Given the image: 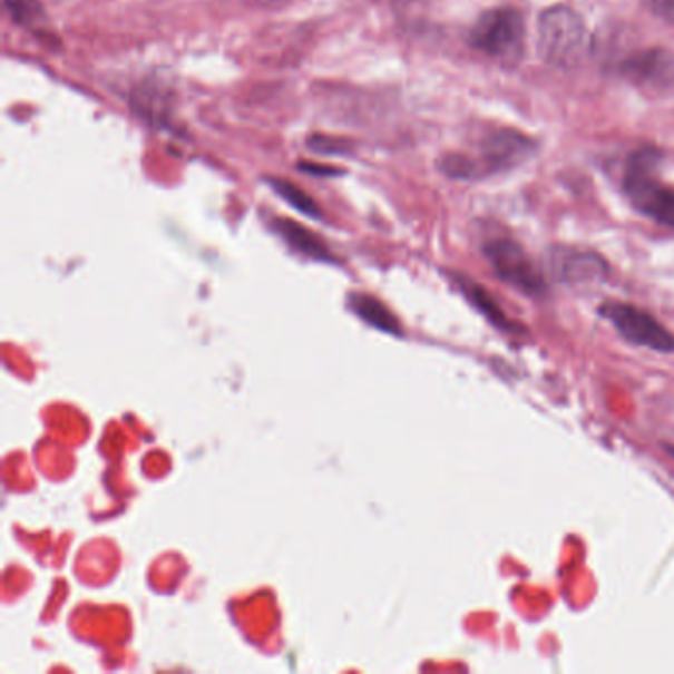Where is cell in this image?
I'll return each instance as SVG.
<instances>
[{
	"label": "cell",
	"instance_id": "1",
	"mask_svg": "<svg viewBox=\"0 0 674 674\" xmlns=\"http://www.w3.org/2000/svg\"><path fill=\"white\" fill-rule=\"evenodd\" d=\"M536 45L546 64L558 70H574L592 50V35L576 10L551 4L538 18Z\"/></svg>",
	"mask_w": 674,
	"mask_h": 674
},
{
	"label": "cell",
	"instance_id": "2",
	"mask_svg": "<svg viewBox=\"0 0 674 674\" xmlns=\"http://www.w3.org/2000/svg\"><path fill=\"white\" fill-rule=\"evenodd\" d=\"M657 165V150H637L627 160L623 188L635 211L661 226L674 228V186L658 180Z\"/></svg>",
	"mask_w": 674,
	"mask_h": 674
},
{
	"label": "cell",
	"instance_id": "3",
	"mask_svg": "<svg viewBox=\"0 0 674 674\" xmlns=\"http://www.w3.org/2000/svg\"><path fill=\"white\" fill-rule=\"evenodd\" d=\"M469 45L500 66L517 68L526 50L525 18L512 7L487 10L469 30Z\"/></svg>",
	"mask_w": 674,
	"mask_h": 674
},
{
	"label": "cell",
	"instance_id": "4",
	"mask_svg": "<svg viewBox=\"0 0 674 674\" xmlns=\"http://www.w3.org/2000/svg\"><path fill=\"white\" fill-rule=\"evenodd\" d=\"M482 254L489 260L490 267L500 280L512 285L515 290L525 293L528 297H540L546 293V277L543 270L515 240L508 237L490 240L482 245Z\"/></svg>",
	"mask_w": 674,
	"mask_h": 674
},
{
	"label": "cell",
	"instance_id": "5",
	"mask_svg": "<svg viewBox=\"0 0 674 674\" xmlns=\"http://www.w3.org/2000/svg\"><path fill=\"white\" fill-rule=\"evenodd\" d=\"M599 315L617 329L625 341L651 351L673 352L674 334L655 316L639 306L622 301H607L599 306Z\"/></svg>",
	"mask_w": 674,
	"mask_h": 674
},
{
	"label": "cell",
	"instance_id": "6",
	"mask_svg": "<svg viewBox=\"0 0 674 674\" xmlns=\"http://www.w3.org/2000/svg\"><path fill=\"white\" fill-rule=\"evenodd\" d=\"M538 153V140L518 129H497L489 133L481 145V157L477 158L485 176L502 175L522 167Z\"/></svg>",
	"mask_w": 674,
	"mask_h": 674
},
{
	"label": "cell",
	"instance_id": "7",
	"mask_svg": "<svg viewBox=\"0 0 674 674\" xmlns=\"http://www.w3.org/2000/svg\"><path fill=\"white\" fill-rule=\"evenodd\" d=\"M548 267L556 280L569 285L604 281L609 273V265L602 255L569 245L551 247L548 254Z\"/></svg>",
	"mask_w": 674,
	"mask_h": 674
},
{
	"label": "cell",
	"instance_id": "8",
	"mask_svg": "<svg viewBox=\"0 0 674 674\" xmlns=\"http://www.w3.org/2000/svg\"><path fill=\"white\" fill-rule=\"evenodd\" d=\"M619 74L639 88L665 91L674 86V56L663 48H645L625 58Z\"/></svg>",
	"mask_w": 674,
	"mask_h": 674
},
{
	"label": "cell",
	"instance_id": "9",
	"mask_svg": "<svg viewBox=\"0 0 674 674\" xmlns=\"http://www.w3.org/2000/svg\"><path fill=\"white\" fill-rule=\"evenodd\" d=\"M456 281L457 285L463 291L465 297L469 299V301L481 311L482 315L487 316L490 323L495 324L497 329L512 334L525 333V329H522L520 324L515 323L512 319H508V316L505 315L502 306H500L495 299L490 297L489 291L481 287V285H477V283L469 280V277H463V275H457Z\"/></svg>",
	"mask_w": 674,
	"mask_h": 674
},
{
	"label": "cell",
	"instance_id": "10",
	"mask_svg": "<svg viewBox=\"0 0 674 674\" xmlns=\"http://www.w3.org/2000/svg\"><path fill=\"white\" fill-rule=\"evenodd\" d=\"M273 229L280 234L287 244L297 250L299 254L313 257L319 262H333V254L329 252V247L323 244L321 237L315 236L313 232L299 226L291 219H273Z\"/></svg>",
	"mask_w": 674,
	"mask_h": 674
},
{
	"label": "cell",
	"instance_id": "11",
	"mask_svg": "<svg viewBox=\"0 0 674 674\" xmlns=\"http://www.w3.org/2000/svg\"><path fill=\"white\" fill-rule=\"evenodd\" d=\"M349 305H351L354 315H359L364 323L374 326L378 331H384V333L390 334H402V324H400V321L378 299L364 295V293H354L349 299Z\"/></svg>",
	"mask_w": 674,
	"mask_h": 674
},
{
	"label": "cell",
	"instance_id": "12",
	"mask_svg": "<svg viewBox=\"0 0 674 674\" xmlns=\"http://www.w3.org/2000/svg\"><path fill=\"white\" fill-rule=\"evenodd\" d=\"M267 183L272 184L273 191L280 194L283 201L290 202L291 206L295 211L305 214L309 218H321V208L309 194L303 193L301 188H297L295 184L287 183V180H280V178H270Z\"/></svg>",
	"mask_w": 674,
	"mask_h": 674
},
{
	"label": "cell",
	"instance_id": "13",
	"mask_svg": "<svg viewBox=\"0 0 674 674\" xmlns=\"http://www.w3.org/2000/svg\"><path fill=\"white\" fill-rule=\"evenodd\" d=\"M643 4H645L655 17L665 20L668 25H674V0H643Z\"/></svg>",
	"mask_w": 674,
	"mask_h": 674
},
{
	"label": "cell",
	"instance_id": "14",
	"mask_svg": "<svg viewBox=\"0 0 674 674\" xmlns=\"http://www.w3.org/2000/svg\"><path fill=\"white\" fill-rule=\"evenodd\" d=\"M262 7H270V9H280V7H285L287 2L291 0H257Z\"/></svg>",
	"mask_w": 674,
	"mask_h": 674
}]
</instances>
